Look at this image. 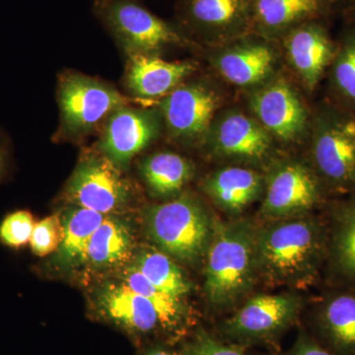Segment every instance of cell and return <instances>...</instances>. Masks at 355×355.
<instances>
[{
  "mask_svg": "<svg viewBox=\"0 0 355 355\" xmlns=\"http://www.w3.org/2000/svg\"><path fill=\"white\" fill-rule=\"evenodd\" d=\"M256 250L258 272L266 279L309 282L328 260L329 227L312 217L284 219L257 230Z\"/></svg>",
  "mask_w": 355,
  "mask_h": 355,
  "instance_id": "1",
  "label": "cell"
},
{
  "mask_svg": "<svg viewBox=\"0 0 355 355\" xmlns=\"http://www.w3.org/2000/svg\"><path fill=\"white\" fill-rule=\"evenodd\" d=\"M309 163L329 193L355 195V112L330 98L313 109Z\"/></svg>",
  "mask_w": 355,
  "mask_h": 355,
  "instance_id": "2",
  "label": "cell"
},
{
  "mask_svg": "<svg viewBox=\"0 0 355 355\" xmlns=\"http://www.w3.org/2000/svg\"><path fill=\"white\" fill-rule=\"evenodd\" d=\"M256 232L245 221L214 228L205 273V294L214 307L235 304L253 286L258 272Z\"/></svg>",
  "mask_w": 355,
  "mask_h": 355,
  "instance_id": "3",
  "label": "cell"
},
{
  "mask_svg": "<svg viewBox=\"0 0 355 355\" xmlns=\"http://www.w3.org/2000/svg\"><path fill=\"white\" fill-rule=\"evenodd\" d=\"M93 14L128 58L202 48L176 23L159 17L141 0H94Z\"/></svg>",
  "mask_w": 355,
  "mask_h": 355,
  "instance_id": "4",
  "label": "cell"
},
{
  "mask_svg": "<svg viewBox=\"0 0 355 355\" xmlns=\"http://www.w3.org/2000/svg\"><path fill=\"white\" fill-rule=\"evenodd\" d=\"M144 220L159 250L186 263L197 261L207 253L216 228L202 202L189 193L148 207Z\"/></svg>",
  "mask_w": 355,
  "mask_h": 355,
  "instance_id": "5",
  "label": "cell"
},
{
  "mask_svg": "<svg viewBox=\"0 0 355 355\" xmlns=\"http://www.w3.org/2000/svg\"><path fill=\"white\" fill-rule=\"evenodd\" d=\"M226 106V94L210 77L187 79L159 100L164 132L184 146L202 147L217 113Z\"/></svg>",
  "mask_w": 355,
  "mask_h": 355,
  "instance_id": "6",
  "label": "cell"
},
{
  "mask_svg": "<svg viewBox=\"0 0 355 355\" xmlns=\"http://www.w3.org/2000/svg\"><path fill=\"white\" fill-rule=\"evenodd\" d=\"M245 94L248 111L277 144L292 146L307 142L313 109L282 72Z\"/></svg>",
  "mask_w": 355,
  "mask_h": 355,
  "instance_id": "7",
  "label": "cell"
},
{
  "mask_svg": "<svg viewBox=\"0 0 355 355\" xmlns=\"http://www.w3.org/2000/svg\"><path fill=\"white\" fill-rule=\"evenodd\" d=\"M58 101L60 132L67 137H85L92 132L127 98L109 84L78 72H65L58 79Z\"/></svg>",
  "mask_w": 355,
  "mask_h": 355,
  "instance_id": "8",
  "label": "cell"
},
{
  "mask_svg": "<svg viewBox=\"0 0 355 355\" xmlns=\"http://www.w3.org/2000/svg\"><path fill=\"white\" fill-rule=\"evenodd\" d=\"M180 29L202 48H214L253 33V0H177Z\"/></svg>",
  "mask_w": 355,
  "mask_h": 355,
  "instance_id": "9",
  "label": "cell"
},
{
  "mask_svg": "<svg viewBox=\"0 0 355 355\" xmlns=\"http://www.w3.org/2000/svg\"><path fill=\"white\" fill-rule=\"evenodd\" d=\"M207 60L222 80L247 93L279 74L284 58L279 44L251 33L207 49Z\"/></svg>",
  "mask_w": 355,
  "mask_h": 355,
  "instance_id": "10",
  "label": "cell"
},
{
  "mask_svg": "<svg viewBox=\"0 0 355 355\" xmlns=\"http://www.w3.org/2000/svg\"><path fill=\"white\" fill-rule=\"evenodd\" d=\"M265 179L261 211L268 218L282 220L304 216L319 207L329 193L309 161L272 160Z\"/></svg>",
  "mask_w": 355,
  "mask_h": 355,
  "instance_id": "11",
  "label": "cell"
},
{
  "mask_svg": "<svg viewBox=\"0 0 355 355\" xmlns=\"http://www.w3.org/2000/svg\"><path fill=\"white\" fill-rule=\"evenodd\" d=\"M275 144L248 110L226 105L217 113L200 148L212 157L254 165L270 160Z\"/></svg>",
  "mask_w": 355,
  "mask_h": 355,
  "instance_id": "12",
  "label": "cell"
},
{
  "mask_svg": "<svg viewBox=\"0 0 355 355\" xmlns=\"http://www.w3.org/2000/svg\"><path fill=\"white\" fill-rule=\"evenodd\" d=\"M121 171L101 153L86 154L65 186V198L72 205L105 216L125 209L135 193L132 184Z\"/></svg>",
  "mask_w": 355,
  "mask_h": 355,
  "instance_id": "13",
  "label": "cell"
},
{
  "mask_svg": "<svg viewBox=\"0 0 355 355\" xmlns=\"http://www.w3.org/2000/svg\"><path fill=\"white\" fill-rule=\"evenodd\" d=\"M164 132L157 107H119L104 123L97 151L121 170L127 169L135 156L150 146Z\"/></svg>",
  "mask_w": 355,
  "mask_h": 355,
  "instance_id": "14",
  "label": "cell"
},
{
  "mask_svg": "<svg viewBox=\"0 0 355 355\" xmlns=\"http://www.w3.org/2000/svg\"><path fill=\"white\" fill-rule=\"evenodd\" d=\"M284 62L302 88L313 93L328 74L336 51L329 20H314L294 28L279 42Z\"/></svg>",
  "mask_w": 355,
  "mask_h": 355,
  "instance_id": "15",
  "label": "cell"
},
{
  "mask_svg": "<svg viewBox=\"0 0 355 355\" xmlns=\"http://www.w3.org/2000/svg\"><path fill=\"white\" fill-rule=\"evenodd\" d=\"M299 309L300 299L292 294L254 296L225 322L224 331L240 340L268 338L289 326Z\"/></svg>",
  "mask_w": 355,
  "mask_h": 355,
  "instance_id": "16",
  "label": "cell"
},
{
  "mask_svg": "<svg viewBox=\"0 0 355 355\" xmlns=\"http://www.w3.org/2000/svg\"><path fill=\"white\" fill-rule=\"evenodd\" d=\"M347 0H253V33L279 44L294 28L329 20Z\"/></svg>",
  "mask_w": 355,
  "mask_h": 355,
  "instance_id": "17",
  "label": "cell"
},
{
  "mask_svg": "<svg viewBox=\"0 0 355 355\" xmlns=\"http://www.w3.org/2000/svg\"><path fill=\"white\" fill-rule=\"evenodd\" d=\"M97 300L105 319L132 335L169 336L155 306L123 282L105 284Z\"/></svg>",
  "mask_w": 355,
  "mask_h": 355,
  "instance_id": "18",
  "label": "cell"
},
{
  "mask_svg": "<svg viewBox=\"0 0 355 355\" xmlns=\"http://www.w3.org/2000/svg\"><path fill=\"white\" fill-rule=\"evenodd\" d=\"M128 58L125 85L130 94L140 100L159 101L195 76L198 69V62L193 60L169 62L158 55Z\"/></svg>",
  "mask_w": 355,
  "mask_h": 355,
  "instance_id": "19",
  "label": "cell"
},
{
  "mask_svg": "<svg viewBox=\"0 0 355 355\" xmlns=\"http://www.w3.org/2000/svg\"><path fill=\"white\" fill-rule=\"evenodd\" d=\"M265 186V175L247 166L220 168L202 182L203 191L229 214H239L263 198Z\"/></svg>",
  "mask_w": 355,
  "mask_h": 355,
  "instance_id": "20",
  "label": "cell"
},
{
  "mask_svg": "<svg viewBox=\"0 0 355 355\" xmlns=\"http://www.w3.org/2000/svg\"><path fill=\"white\" fill-rule=\"evenodd\" d=\"M328 260L336 277L355 286V195L331 211Z\"/></svg>",
  "mask_w": 355,
  "mask_h": 355,
  "instance_id": "21",
  "label": "cell"
},
{
  "mask_svg": "<svg viewBox=\"0 0 355 355\" xmlns=\"http://www.w3.org/2000/svg\"><path fill=\"white\" fill-rule=\"evenodd\" d=\"M140 175L148 191L157 198H176L195 176L191 160L171 151L146 156L139 165Z\"/></svg>",
  "mask_w": 355,
  "mask_h": 355,
  "instance_id": "22",
  "label": "cell"
},
{
  "mask_svg": "<svg viewBox=\"0 0 355 355\" xmlns=\"http://www.w3.org/2000/svg\"><path fill=\"white\" fill-rule=\"evenodd\" d=\"M318 322L331 349L340 355H355V291L329 295L320 307Z\"/></svg>",
  "mask_w": 355,
  "mask_h": 355,
  "instance_id": "23",
  "label": "cell"
},
{
  "mask_svg": "<svg viewBox=\"0 0 355 355\" xmlns=\"http://www.w3.org/2000/svg\"><path fill=\"white\" fill-rule=\"evenodd\" d=\"M133 235L125 219L108 214L91 238L84 263L96 268L123 265L132 256Z\"/></svg>",
  "mask_w": 355,
  "mask_h": 355,
  "instance_id": "24",
  "label": "cell"
},
{
  "mask_svg": "<svg viewBox=\"0 0 355 355\" xmlns=\"http://www.w3.org/2000/svg\"><path fill=\"white\" fill-rule=\"evenodd\" d=\"M105 216L76 205L67 210L62 217L64 238L55 257V263L60 268H72L84 263L89 242Z\"/></svg>",
  "mask_w": 355,
  "mask_h": 355,
  "instance_id": "25",
  "label": "cell"
},
{
  "mask_svg": "<svg viewBox=\"0 0 355 355\" xmlns=\"http://www.w3.org/2000/svg\"><path fill=\"white\" fill-rule=\"evenodd\" d=\"M331 100L355 112V26L345 25L327 74Z\"/></svg>",
  "mask_w": 355,
  "mask_h": 355,
  "instance_id": "26",
  "label": "cell"
},
{
  "mask_svg": "<svg viewBox=\"0 0 355 355\" xmlns=\"http://www.w3.org/2000/svg\"><path fill=\"white\" fill-rule=\"evenodd\" d=\"M121 282L155 306L169 336L182 335L190 326V317L181 299L173 297L154 286L135 266H128L123 272Z\"/></svg>",
  "mask_w": 355,
  "mask_h": 355,
  "instance_id": "27",
  "label": "cell"
},
{
  "mask_svg": "<svg viewBox=\"0 0 355 355\" xmlns=\"http://www.w3.org/2000/svg\"><path fill=\"white\" fill-rule=\"evenodd\" d=\"M133 266L154 286L181 299L191 291V284L171 257L160 250L144 249L137 254Z\"/></svg>",
  "mask_w": 355,
  "mask_h": 355,
  "instance_id": "28",
  "label": "cell"
},
{
  "mask_svg": "<svg viewBox=\"0 0 355 355\" xmlns=\"http://www.w3.org/2000/svg\"><path fill=\"white\" fill-rule=\"evenodd\" d=\"M36 222L28 210H16L0 223V242L11 249H20L30 242Z\"/></svg>",
  "mask_w": 355,
  "mask_h": 355,
  "instance_id": "29",
  "label": "cell"
},
{
  "mask_svg": "<svg viewBox=\"0 0 355 355\" xmlns=\"http://www.w3.org/2000/svg\"><path fill=\"white\" fill-rule=\"evenodd\" d=\"M64 238V224L60 214L46 217L37 222L33 230L31 249L38 257H46L58 251Z\"/></svg>",
  "mask_w": 355,
  "mask_h": 355,
  "instance_id": "30",
  "label": "cell"
},
{
  "mask_svg": "<svg viewBox=\"0 0 355 355\" xmlns=\"http://www.w3.org/2000/svg\"><path fill=\"white\" fill-rule=\"evenodd\" d=\"M182 355H245L240 350L223 345L205 331H198Z\"/></svg>",
  "mask_w": 355,
  "mask_h": 355,
  "instance_id": "31",
  "label": "cell"
},
{
  "mask_svg": "<svg viewBox=\"0 0 355 355\" xmlns=\"http://www.w3.org/2000/svg\"><path fill=\"white\" fill-rule=\"evenodd\" d=\"M289 355H340L333 349L324 347L310 336H300Z\"/></svg>",
  "mask_w": 355,
  "mask_h": 355,
  "instance_id": "32",
  "label": "cell"
},
{
  "mask_svg": "<svg viewBox=\"0 0 355 355\" xmlns=\"http://www.w3.org/2000/svg\"><path fill=\"white\" fill-rule=\"evenodd\" d=\"M9 148L6 137L0 133V182L6 178L9 170Z\"/></svg>",
  "mask_w": 355,
  "mask_h": 355,
  "instance_id": "33",
  "label": "cell"
},
{
  "mask_svg": "<svg viewBox=\"0 0 355 355\" xmlns=\"http://www.w3.org/2000/svg\"><path fill=\"white\" fill-rule=\"evenodd\" d=\"M342 15L345 25L355 26V0H347L343 6Z\"/></svg>",
  "mask_w": 355,
  "mask_h": 355,
  "instance_id": "34",
  "label": "cell"
},
{
  "mask_svg": "<svg viewBox=\"0 0 355 355\" xmlns=\"http://www.w3.org/2000/svg\"><path fill=\"white\" fill-rule=\"evenodd\" d=\"M142 355H178L176 352H172V350L165 349L163 347H153L151 349H148Z\"/></svg>",
  "mask_w": 355,
  "mask_h": 355,
  "instance_id": "35",
  "label": "cell"
}]
</instances>
